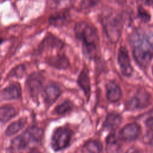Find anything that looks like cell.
Returning a JSON list of instances; mask_svg holds the SVG:
<instances>
[{
	"label": "cell",
	"instance_id": "1",
	"mask_svg": "<svg viewBox=\"0 0 153 153\" xmlns=\"http://www.w3.org/2000/svg\"><path fill=\"white\" fill-rule=\"evenodd\" d=\"M130 41L134 60L140 66H146L153 57V30H136Z\"/></svg>",
	"mask_w": 153,
	"mask_h": 153
},
{
	"label": "cell",
	"instance_id": "2",
	"mask_svg": "<svg viewBox=\"0 0 153 153\" xmlns=\"http://www.w3.org/2000/svg\"><path fill=\"white\" fill-rule=\"evenodd\" d=\"M76 38L82 44L83 53L91 59L96 57L99 45V36L96 29L85 22L77 23L74 28Z\"/></svg>",
	"mask_w": 153,
	"mask_h": 153
},
{
	"label": "cell",
	"instance_id": "3",
	"mask_svg": "<svg viewBox=\"0 0 153 153\" xmlns=\"http://www.w3.org/2000/svg\"><path fill=\"white\" fill-rule=\"evenodd\" d=\"M73 131L69 128L63 126L56 128L51 138V146L55 151L64 149L71 143Z\"/></svg>",
	"mask_w": 153,
	"mask_h": 153
},
{
	"label": "cell",
	"instance_id": "4",
	"mask_svg": "<svg viewBox=\"0 0 153 153\" xmlns=\"http://www.w3.org/2000/svg\"><path fill=\"white\" fill-rule=\"evenodd\" d=\"M32 142L38 143V141L32 131L27 128L11 140L9 149L13 152L21 151L26 149Z\"/></svg>",
	"mask_w": 153,
	"mask_h": 153
},
{
	"label": "cell",
	"instance_id": "5",
	"mask_svg": "<svg viewBox=\"0 0 153 153\" xmlns=\"http://www.w3.org/2000/svg\"><path fill=\"white\" fill-rule=\"evenodd\" d=\"M151 96L145 90L140 89L136 94L129 99L126 107L128 110H136L145 108L150 103Z\"/></svg>",
	"mask_w": 153,
	"mask_h": 153
},
{
	"label": "cell",
	"instance_id": "6",
	"mask_svg": "<svg viewBox=\"0 0 153 153\" xmlns=\"http://www.w3.org/2000/svg\"><path fill=\"white\" fill-rule=\"evenodd\" d=\"M106 35L112 42H116L120 36V25L118 19L112 15L106 16L103 20Z\"/></svg>",
	"mask_w": 153,
	"mask_h": 153
},
{
	"label": "cell",
	"instance_id": "7",
	"mask_svg": "<svg viewBox=\"0 0 153 153\" xmlns=\"http://www.w3.org/2000/svg\"><path fill=\"white\" fill-rule=\"evenodd\" d=\"M117 61L121 74L124 76H130L133 73L130 57L127 50L124 47H121L118 50Z\"/></svg>",
	"mask_w": 153,
	"mask_h": 153
},
{
	"label": "cell",
	"instance_id": "8",
	"mask_svg": "<svg viewBox=\"0 0 153 153\" xmlns=\"http://www.w3.org/2000/svg\"><path fill=\"white\" fill-rule=\"evenodd\" d=\"M26 87L31 97L36 100L42 87L41 76L38 74H32L26 81Z\"/></svg>",
	"mask_w": 153,
	"mask_h": 153
},
{
	"label": "cell",
	"instance_id": "9",
	"mask_svg": "<svg viewBox=\"0 0 153 153\" xmlns=\"http://www.w3.org/2000/svg\"><path fill=\"white\" fill-rule=\"evenodd\" d=\"M141 131L140 126L135 123L126 124L119 132L120 138L125 141H131L135 140L140 134Z\"/></svg>",
	"mask_w": 153,
	"mask_h": 153
},
{
	"label": "cell",
	"instance_id": "10",
	"mask_svg": "<svg viewBox=\"0 0 153 153\" xmlns=\"http://www.w3.org/2000/svg\"><path fill=\"white\" fill-rule=\"evenodd\" d=\"M62 93L59 86L54 84L48 85L43 91L44 100L47 106H51L59 98Z\"/></svg>",
	"mask_w": 153,
	"mask_h": 153
},
{
	"label": "cell",
	"instance_id": "11",
	"mask_svg": "<svg viewBox=\"0 0 153 153\" xmlns=\"http://www.w3.org/2000/svg\"><path fill=\"white\" fill-rule=\"evenodd\" d=\"M106 99L111 102H118L121 97L122 91L120 87L114 81L108 82L105 86Z\"/></svg>",
	"mask_w": 153,
	"mask_h": 153
},
{
	"label": "cell",
	"instance_id": "12",
	"mask_svg": "<svg viewBox=\"0 0 153 153\" xmlns=\"http://www.w3.org/2000/svg\"><path fill=\"white\" fill-rule=\"evenodd\" d=\"M21 96V88L17 83H11L2 89L1 91V99L4 100H11L18 99Z\"/></svg>",
	"mask_w": 153,
	"mask_h": 153
},
{
	"label": "cell",
	"instance_id": "13",
	"mask_svg": "<svg viewBox=\"0 0 153 153\" xmlns=\"http://www.w3.org/2000/svg\"><path fill=\"white\" fill-rule=\"evenodd\" d=\"M47 64L57 69H66L69 66L68 58L64 54H57L46 59Z\"/></svg>",
	"mask_w": 153,
	"mask_h": 153
},
{
	"label": "cell",
	"instance_id": "14",
	"mask_svg": "<svg viewBox=\"0 0 153 153\" xmlns=\"http://www.w3.org/2000/svg\"><path fill=\"white\" fill-rule=\"evenodd\" d=\"M121 120V117L119 114L112 112L106 115L103 126L106 130L114 131L120 125Z\"/></svg>",
	"mask_w": 153,
	"mask_h": 153
},
{
	"label": "cell",
	"instance_id": "15",
	"mask_svg": "<svg viewBox=\"0 0 153 153\" xmlns=\"http://www.w3.org/2000/svg\"><path fill=\"white\" fill-rule=\"evenodd\" d=\"M77 83L84 91L85 96H88L90 92L91 85L89 75L85 69H82L79 74L77 79Z\"/></svg>",
	"mask_w": 153,
	"mask_h": 153
},
{
	"label": "cell",
	"instance_id": "16",
	"mask_svg": "<svg viewBox=\"0 0 153 153\" xmlns=\"http://www.w3.org/2000/svg\"><path fill=\"white\" fill-rule=\"evenodd\" d=\"M26 123V118H21L17 121L12 123L7 128L5 134L7 136H11L17 133H18L20 130H22Z\"/></svg>",
	"mask_w": 153,
	"mask_h": 153
},
{
	"label": "cell",
	"instance_id": "17",
	"mask_svg": "<svg viewBox=\"0 0 153 153\" xmlns=\"http://www.w3.org/2000/svg\"><path fill=\"white\" fill-rule=\"evenodd\" d=\"M17 114L15 108L11 106L5 105L1 108V121L2 123H6Z\"/></svg>",
	"mask_w": 153,
	"mask_h": 153
},
{
	"label": "cell",
	"instance_id": "18",
	"mask_svg": "<svg viewBox=\"0 0 153 153\" xmlns=\"http://www.w3.org/2000/svg\"><path fill=\"white\" fill-rule=\"evenodd\" d=\"M103 150L102 143L97 140H90L83 145L82 148V152H100Z\"/></svg>",
	"mask_w": 153,
	"mask_h": 153
},
{
	"label": "cell",
	"instance_id": "19",
	"mask_svg": "<svg viewBox=\"0 0 153 153\" xmlns=\"http://www.w3.org/2000/svg\"><path fill=\"white\" fill-rule=\"evenodd\" d=\"M72 103L68 100L63 101L58 105L54 109L55 112L58 115H63L70 112L72 109Z\"/></svg>",
	"mask_w": 153,
	"mask_h": 153
},
{
	"label": "cell",
	"instance_id": "20",
	"mask_svg": "<svg viewBox=\"0 0 153 153\" xmlns=\"http://www.w3.org/2000/svg\"><path fill=\"white\" fill-rule=\"evenodd\" d=\"M25 74V68L23 65H19L16 68H14L11 72L10 76L17 77V78H22L23 74Z\"/></svg>",
	"mask_w": 153,
	"mask_h": 153
},
{
	"label": "cell",
	"instance_id": "21",
	"mask_svg": "<svg viewBox=\"0 0 153 153\" xmlns=\"http://www.w3.org/2000/svg\"><path fill=\"white\" fill-rule=\"evenodd\" d=\"M65 18L66 17L63 14H58L56 16H52L50 19V22L51 23H52V25H57L58 23H60L62 22H63L65 20Z\"/></svg>",
	"mask_w": 153,
	"mask_h": 153
},
{
	"label": "cell",
	"instance_id": "22",
	"mask_svg": "<svg viewBox=\"0 0 153 153\" xmlns=\"http://www.w3.org/2000/svg\"><path fill=\"white\" fill-rule=\"evenodd\" d=\"M97 0H76L78 2V4L81 6V7L87 8L92 6L95 4Z\"/></svg>",
	"mask_w": 153,
	"mask_h": 153
},
{
	"label": "cell",
	"instance_id": "23",
	"mask_svg": "<svg viewBox=\"0 0 153 153\" xmlns=\"http://www.w3.org/2000/svg\"><path fill=\"white\" fill-rule=\"evenodd\" d=\"M139 16L142 20H143L145 22H148L149 20L150 16L148 14H147L145 11H143L142 9L139 10Z\"/></svg>",
	"mask_w": 153,
	"mask_h": 153
},
{
	"label": "cell",
	"instance_id": "24",
	"mask_svg": "<svg viewBox=\"0 0 153 153\" xmlns=\"http://www.w3.org/2000/svg\"><path fill=\"white\" fill-rule=\"evenodd\" d=\"M145 124H146V127L149 130L153 131V116L148 118L146 120V121L145 122Z\"/></svg>",
	"mask_w": 153,
	"mask_h": 153
},
{
	"label": "cell",
	"instance_id": "25",
	"mask_svg": "<svg viewBox=\"0 0 153 153\" xmlns=\"http://www.w3.org/2000/svg\"><path fill=\"white\" fill-rule=\"evenodd\" d=\"M142 4H143L146 5L151 6L153 5V0H138Z\"/></svg>",
	"mask_w": 153,
	"mask_h": 153
}]
</instances>
